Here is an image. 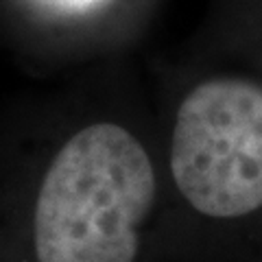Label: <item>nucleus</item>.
I'll list each match as a JSON object with an SVG mask.
<instances>
[{"mask_svg":"<svg viewBox=\"0 0 262 262\" xmlns=\"http://www.w3.org/2000/svg\"><path fill=\"white\" fill-rule=\"evenodd\" d=\"M173 179L212 219L262 208V81L214 77L179 105L170 140Z\"/></svg>","mask_w":262,"mask_h":262,"instance_id":"f03ea898","label":"nucleus"},{"mask_svg":"<svg viewBox=\"0 0 262 262\" xmlns=\"http://www.w3.org/2000/svg\"><path fill=\"white\" fill-rule=\"evenodd\" d=\"M155 201L140 140L116 122L88 125L57 151L35 203L39 262H134Z\"/></svg>","mask_w":262,"mask_h":262,"instance_id":"f257e3e1","label":"nucleus"},{"mask_svg":"<svg viewBox=\"0 0 262 262\" xmlns=\"http://www.w3.org/2000/svg\"><path fill=\"white\" fill-rule=\"evenodd\" d=\"M42 9L59 15H85L96 9H101L112 0H33Z\"/></svg>","mask_w":262,"mask_h":262,"instance_id":"7ed1b4c3","label":"nucleus"}]
</instances>
